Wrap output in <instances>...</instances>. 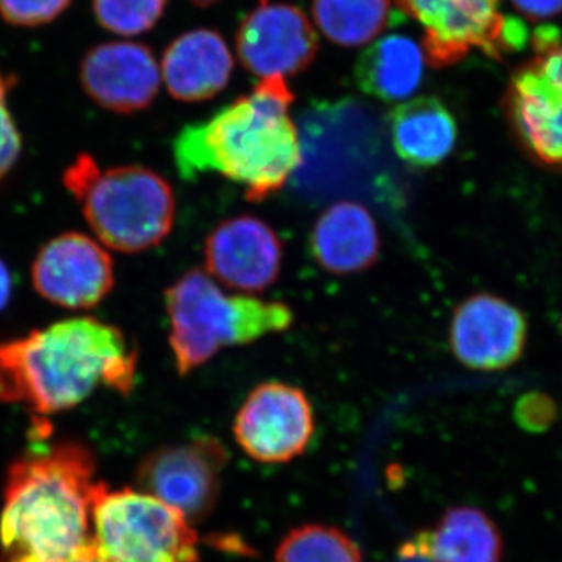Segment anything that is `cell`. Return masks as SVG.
Returning a JSON list of instances; mask_svg holds the SVG:
<instances>
[{
  "label": "cell",
  "instance_id": "obj_1",
  "mask_svg": "<svg viewBox=\"0 0 562 562\" xmlns=\"http://www.w3.org/2000/svg\"><path fill=\"white\" fill-rule=\"evenodd\" d=\"M139 350L121 328L94 317L58 321L0 342V402L55 414L80 405L101 384L128 395Z\"/></svg>",
  "mask_w": 562,
  "mask_h": 562
},
{
  "label": "cell",
  "instance_id": "obj_2",
  "mask_svg": "<svg viewBox=\"0 0 562 562\" xmlns=\"http://www.w3.org/2000/svg\"><path fill=\"white\" fill-rule=\"evenodd\" d=\"M294 94L283 77L261 79L210 120L181 128L173 160L181 179L220 173L261 202L288 183L302 160L301 135L290 116Z\"/></svg>",
  "mask_w": 562,
  "mask_h": 562
},
{
  "label": "cell",
  "instance_id": "obj_3",
  "mask_svg": "<svg viewBox=\"0 0 562 562\" xmlns=\"http://www.w3.org/2000/svg\"><path fill=\"white\" fill-rule=\"evenodd\" d=\"M94 469L90 450L70 441L11 464L0 514L10 560L68 562L90 546Z\"/></svg>",
  "mask_w": 562,
  "mask_h": 562
},
{
  "label": "cell",
  "instance_id": "obj_4",
  "mask_svg": "<svg viewBox=\"0 0 562 562\" xmlns=\"http://www.w3.org/2000/svg\"><path fill=\"white\" fill-rule=\"evenodd\" d=\"M85 220L103 247L139 254L160 246L172 232L176 195L169 181L144 166L99 168L80 154L63 176Z\"/></svg>",
  "mask_w": 562,
  "mask_h": 562
},
{
  "label": "cell",
  "instance_id": "obj_5",
  "mask_svg": "<svg viewBox=\"0 0 562 562\" xmlns=\"http://www.w3.org/2000/svg\"><path fill=\"white\" fill-rule=\"evenodd\" d=\"M169 344L179 375L209 362L224 347L243 346L288 330L294 313L286 303L231 295L201 269L181 276L165 292Z\"/></svg>",
  "mask_w": 562,
  "mask_h": 562
},
{
  "label": "cell",
  "instance_id": "obj_6",
  "mask_svg": "<svg viewBox=\"0 0 562 562\" xmlns=\"http://www.w3.org/2000/svg\"><path fill=\"white\" fill-rule=\"evenodd\" d=\"M91 516L92 542L110 562H201L187 517L146 492L98 483Z\"/></svg>",
  "mask_w": 562,
  "mask_h": 562
},
{
  "label": "cell",
  "instance_id": "obj_7",
  "mask_svg": "<svg viewBox=\"0 0 562 562\" xmlns=\"http://www.w3.org/2000/svg\"><path fill=\"white\" fill-rule=\"evenodd\" d=\"M424 29L422 49L435 68L460 63L472 50L487 57L522 49L527 29L519 20L506 18L501 0H394Z\"/></svg>",
  "mask_w": 562,
  "mask_h": 562
},
{
  "label": "cell",
  "instance_id": "obj_8",
  "mask_svg": "<svg viewBox=\"0 0 562 562\" xmlns=\"http://www.w3.org/2000/svg\"><path fill=\"white\" fill-rule=\"evenodd\" d=\"M532 47L535 57L514 74L508 113L525 149L562 172V32L538 29Z\"/></svg>",
  "mask_w": 562,
  "mask_h": 562
},
{
  "label": "cell",
  "instance_id": "obj_9",
  "mask_svg": "<svg viewBox=\"0 0 562 562\" xmlns=\"http://www.w3.org/2000/svg\"><path fill=\"white\" fill-rule=\"evenodd\" d=\"M228 462L220 439L198 438L147 453L136 469V484L158 501L168 503L198 524L213 513L220 501L222 475Z\"/></svg>",
  "mask_w": 562,
  "mask_h": 562
},
{
  "label": "cell",
  "instance_id": "obj_10",
  "mask_svg": "<svg viewBox=\"0 0 562 562\" xmlns=\"http://www.w3.org/2000/svg\"><path fill=\"white\" fill-rule=\"evenodd\" d=\"M313 432V406L305 392L281 382L255 387L233 424V435L244 452L266 464L301 457Z\"/></svg>",
  "mask_w": 562,
  "mask_h": 562
},
{
  "label": "cell",
  "instance_id": "obj_11",
  "mask_svg": "<svg viewBox=\"0 0 562 562\" xmlns=\"http://www.w3.org/2000/svg\"><path fill=\"white\" fill-rule=\"evenodd\" d=\"M236 52L254 76L286 79L313 65L319 38L299 7L258 0L236 32Z\"/></svg>",
  "mask_w": 562,
  "mask_h": 562
},
{
  "label": "cell",
  "instance_id": "obj_12",
  "mask_svg": "<svg viewBox=\"0 0 562 562\" xmlns=\"http://www.w3.org/2000/svg\"><path fill=\"white\" fill-rule=\"evenodd\" d=\"M32 281L54 305L90 310L113 291L114 265L101 243L83 233H63L36 255Z\"/></svg>",
  "mask_w": 562,
  "mask_h": 562
},
{
  "label": "cell",
  "instance_id": "obj_13",
  "mask_svg": "<svg viewBox=\"0 0 562 562\" xmlns=\"http://www.w3.org/2000/svg\"><path fill=\"white\" fill-rule=\"evenodd\" d=\"M527 321L520 310L497 295H472L454 310L450 347L475 371H501L522 357Z\"/></svg>",
  "mask_w": 562,
  "mask_h": 562
},
{
  "label": "cell",
  "instance_id": "obj_14",
  "mask_svg": "<svg viewBox=\"0 0 562 562\" xmlns=\"http://www.w3.org/2000/svg\"><path fill=\"white\" fill-rule=\"evenodd\" d=\"M80 83L92 102L113 113L146 110L160 91L154 52L135 41H109L85 54Z\"/></svg>",
  "mask_w": 562,
  "mask_h": 562
},
{
  "label": "cell",
  "instance_id": "obj_15",
  "mask_svg": "<svg viewBox=\"0 0 562 562\" xmlns=\"http://www.w3.org/2000/svg\"><path fill=\"white\" fill-rule=\"evenodd\" d=\"M203 255L206 271L225 286L261 292L279 279L283 246L266 222L238 216L210 233Z\"/></svg>",
  "mask_w": 562,
  "mask_h": 562
},
{
  "label": "cell",
  "instance_id": "obj_16",
  "mask_svg": "<svg viewBox=\"0 0 562 562\" xmlns=\"http://www.w3.org/2000/svg\"><path fill=\"white\" fill-rule=\"evenodd\" d=\"M233 55L221 33L195 29L166 47L161 72L166 90L180 102H205L232 79Z\"/></svg>",
  "mask_w": 562,
  "mask_h": 562
},
{
  "label": "cell",
  "instance_id": "obj_17",
  "mask_svg": "<svg viewBox=\"0 0 562 562\" xmlns=\"http://www.w3.org/2000/svg\"><path fill=\"white\" fill-rule=\"evenodd\" d=\"M310 247L314 260L335 276L368 271L379 260L380 235L371 211L361 203H333L317 217Z\"/></svg>",
  "mask_w": 562,
  "mask_h": 562
},
{
  "label": "cell",
  "instance_id": "obj_18",
  "mask_svg": "<svg viewBox=\"0 0 562 562\" xmlns=\"http://www.w3.org/2000/svg\"><path fill=\"white\" fill-rule=\"evenodd\" d=\"M387 124L395 154L416 168L438 166L457 144V121L436 98L398 103L387 116Z\"/></svg>",
  "mask_w": 562,
  "mask_h": 562
},
{
  "label": "cell",
  "instance_id": "obj_19",
  "mask_svg": "<svg viewBox=\"0 0 562 562\" xmlns=\"http://www.w3.org/2000/svg\"><path fill=\"white\" fill-rule=\"evenodd\" d=\"M424 49L405 35L373 41L355 65L358 88L382 102H403L424 79Z\"/></svg>",
  "mask_w": 562,
  "mask_h": 562
},
{
  "label": "cell",
  "instance_id": "obj_20",
  "mask_svg": "<svg viewBox=\"0 0 562 562\" xmlns=\"http://www.w3.org/2000/svg\"><path fill=\"white\" fill-rule=\"evenodd\" d=\"M436 562H503L502 532L497 524L472 506H457L443 514L430 531Z\"/></svg>",
  "mask_w": 562,
  "mask_h": 562
},
{
  "label": "cell",
  "instance_id": "obj_21",
  "mask_svg": "<svg viewBox=\"0 0 562 562\" xmlns=\"http://www.w3.org/2000/svg\"><path fill=\"white\" fill-rule=\"evenodd\" d=\"M313 18L331 43L360 47L403 21L391 0H313Z\"/></svg>",
  "mask_w": 562,
  "mask_h": 562
},
{
  "label": "cell",
  "instance_id": "obj_22",
  "mask_svg": "<svg viewBox=\"0 0 562 562\" xmlns=\"http://www.w3.org/2000/svg\"><path fill=\"white\" fill-rule=\"evenodd\" d=\"M276 562H362L349 536L327 525H303L280 542Z\"/></svg>",
  "mask_w": 562,
  "mask_h": 562
},
{
  "label": "cell",
  "instance_id": "obj_23",
  "mask_svg": "<svg viewBox=\"0 0 562 562\" xmlns=\"http://www.w3.org/2000/svg\"><path fill=\"white\" fill-rule=\"evenodd\" d=\"M166 5L168 0H92L99 24L120 36H138L151 31L165 14Z\"/></svg>",
  "mask_w": 562,
  "mask_h": 562
},
{
  "label": "cell",
  "instance_id": "obj_24",
  "mask_svg": "<svg viewBox=\"0 0 562 562\" xmlns=\"http://www.w3.org/2000/svg\"><path fill=\"white\" fill-rule=\"evenodd\" d=\"M72 0H0V16L16 27H40L57 20Z\"/></svg>",
  "mask_w": 562,
  "mask_h": 562
},
{
  "label": "cell",
  "instance_id": "obj_25",
  "mask_svg": "<svg viewBox=\"0 0 562 562\" xmlns=\"http://www.w3.org/2000/svg\"><path fill=\"white\" fill-rule=\"evenodd\" d=\"M13 79L0 72V180L16 165L22 149L20 131L7 109V95Z\"/></svg>",
  "mask_w": 562,
  "mask_h": 562
},
{
  "label": "cell",
  "instance_id": "obj_26",
  "mask_svg": "<svg viewBox=\"0 0 562 562\" xmlns=\"http://www.w3.org/2000/svg\"><path fill=\"white\" fill-rule=\"evenodd\" d=\"M557 406L549 395L530 392L514 406V420L528 432H542L557 419Z\"/></svg>",
  "mask_w": 562,
  "mask_h": 562
},
{
  "label": "cell",
  "instance_id": "obj_27",
  "mask_svg": "<svg viewBox=\"0 0 562 562\" xmlns=\"http://www.w3.org/2000/svg\"><path fill=\"white\" fill-rule=\"evenodd\" d=\"M392 562H436L431 553L430 531H419L403 542Z\"/></svg>",
  "mask_w": 562,
  "mask_h": 562
},
{
  "label": "cell",
  "instance_id": "obj_28",
  "mask_svg": "<svg viewBox=\"0 0 562 562\" xmlns=\"http://www.w3.org/2000/svg\"><path fill=\"white\" fill-rule=\"evenodd\" d=\"M513 3L532 20L562 13V0H513Z\"/></svg>",
  "mask_w": 562,
  "mask_h": 562
},
{
  "label": "cell",
  "instance_id": "obj_29",
  "mask_svg": "<svg viewBox=\"0 0 562 562\" xmlns=\"http://www.w3.org/2000/svg\"><path fill=\"white\" fill-rule=\"evenodd\" d=\"M11 291H13V281H11L10 269L0 260V312L9 305Z\"/></svg>",
  "mask_w": 562,
  "mask_h": 562
},
{
  "label": "cell",
  "instance_id": "obj_30",
  "mask_svg": "<svg viewBox=\"0 0 562 562\" xmlns=\"http://www.w3.org/2000/svg\"><path fill=\"white\" fill-rule=\"evenodd\" d=\"M10 562H33L29 560H10ZM68 562H110L101 553V550L95 547L94 542H91L90 546L85 547L83 550L79 554L72 558V560Z\"/></svg>",
  "mask_w": 562,
  "mask_h": 562
},
{
  "label": "cell",
  "instance_id": "obj_31",
  "mask_svg": "<svg viewBox=\"0 0 562 562\" xmlns=\"http://www.w3.org/2000/svg\"><path fill=\"white\" fill-rule=\"evenodd\" d=\"M190 2L198 7H210L213 3L220 2V0H190Z\"/></svg>",
  "mask_w": 562,
  "mask_h": 562
},
{
  "label": "cell",
  "instance_id": "obj_32",
  "mask_svg": "<svg viewBox=\"0 0 562 562\" xmlns=\"http://www.w3.org/2000/svg\"><path fill=\"white\" fill-rule=\"evenodd\" d=\"M561 330H562V322H561Z\"/></svg>",
  "mask_w": 562,
  "mask_h": 562
}]
</instances>
